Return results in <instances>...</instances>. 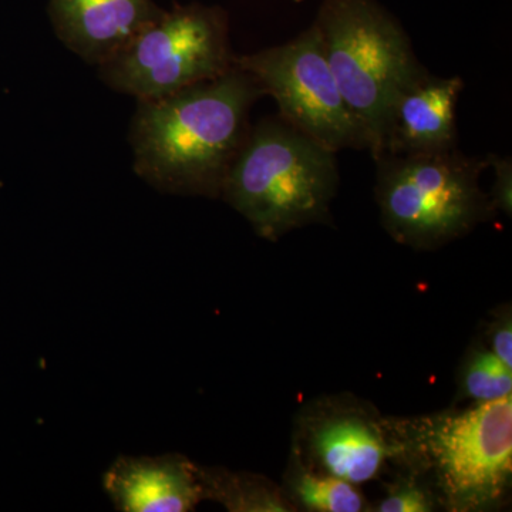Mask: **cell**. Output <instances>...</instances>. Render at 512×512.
<instances>
[{
	"label": "cell",
	"mask_w": 512,
	"mask_h": 512,
	"mask_svg": "<svg viewBox=\"0 0 512 512\" xmlns=\"http://www.w3.org/2000/svg\"><path fill=\"white\" fill-rule=\"evenodd\" d=\"M309 443L315 460L330 476L350 484L375 480L387 458L394 457L392 441L382 426L357 412H339L313 424Z\"/></svg>",
	"instance_id": "cell-11"
},
{
	"label": "cell",
	"mask_w": 512,
	"mask_h": 512,
	"mask_svg": "<svg viewBox=\"0 0 512 512\" xmlns=\"http://www.w3.org/2000/svg\"><path fill=\"white\" fill-rule=\"evenodd\" d=\"M227 10L174 3L116 55L97 66L101 82L137 101L160 99L234 67Z\"/></svg>",
	"instance_id": "cell-6"
},
{
	"label": "cell",
	"mask_w": 512,
	"mask_h": 512,
	"mask_svg": "<svg viewBox=\"0 0 512 512\" xmlns=\"http://www.w3.org/2000/svg\"><path fill=\"white\" fill-rule=\"evenodd\" d=\"M491 352L494 353L504 365L512 369V326L511 315L501 316L494 323L490 333Z\"/></svg>",
	"instance_id": "cell-17"
},
{
	"label": "cell",
	"mask_w": 512,
	"mask_h": 512,
	"mask_svg": "<svg viewBox=\"0 0 512 512\" xmlns=\"http://www.w3.org/2000/svg\"><path fill=\"white\" fill-rule=\"evenodd\" d=\"M262 96L254 77L234 66L217 79L137 101L128 131L134 173L164 194L221 198Z\"/></svg>",
	"instance_id": "cell-1"
},
{
	"label": "cell",
	"mask_w": 512,
	"mask_h": 512,
	"mask_svg": "<svg viewBox=\"0 0 512 512\" xmlns=\"http://www.w3.org/2000/svg\"><path fill=\"white\" fill-rule=\"evenodd\" d=\"M394 457L429 471L451 511L497 504L512 476V394L460 412L389 421Z\"/></svg>",
	"instance_id": "cell-4"
},
{
	"label": "cell",
	"mask_w": 512,
	"mask_h": 512,
	"mask_svg": "<svg viewBox=\"0 0 512 512\" xmlns=\"http://www.w3.org/2000/svg\"><path fill=\"white\" fill-rule=\"evenodd\" d=\"M154 0H49L57 39L83 62L100 66L163 13Z\"/></svg>",
	"instance_id": "cell-9"
},
{
	"label": "cell",
	"mask_w": 512,
	"mask_h": 512,
	"mask_svg": "<svg viewBox=\"0 0 512 512\" xmlns=\"http://www.w3.org/2000/svg\"><path fill=\"white\" fill-rule=\"evenodd\" d=\"M313 23L343 100L376 160L394 104L429 70L400 20L379 0H323Z\"/></svg>",
	"instance_id": "cell-3"
},
{
	"label": "cell",
	"mask_w": 512,
	"mask_h": 512,
	"mask_svg": "<svg viewBox=\"0 0 512 512\" xmlns=\"http://www.w3.org/2000/svg\"><path fill=\"white\" fill-rule=\"evenodd\" d=\"M336 154L282 117H266L249 128L221 198L268 241L325 224L340 183Z\"/></svg>",
	"instance_id": "cell-2"
},
{
	"label": "cell",
	"mask_w": 512,
	"mask_h": 512,
	"mask_svg": "<svg viewBox=\"0 0 512 512\" xmlns=\"http://www.w3.org/2000/svg\"><path fill=\"white\" fill-rule=\"evenodd\" d=\"M463 90L460 76L439 77L430 72L410 84L394 104L380 156L443 153L458 148L457 104Z\"/></svg>",
	"instance_id": "cell-10"
},
{
	"label": "cell",
	"mask_w": 512,
	"mask_h": 512,
	"mask_svg": "<svg viewBox=\"0 0 512 512\" xmlns=\"http://www.w3.org/2000/svg\"><path fill=\"white\" fill-rule=\"evenodd\" d=\"M292 497L309 511L359 512L365 498L355 484L335 476H319L301 470L292 478Z\"/></svg>",
	"instance_id": "cell-13"
},
{
	"label": "cell",
	"mask_w": 512,
	"mask_h": 512,
	"mask_svg": "<svg viewBox=\"0 0 512 512\" xmlns=\"http://www.w3.org/2000/svg\"><path fill=\"white\" fill-rule=\"evenodd\" d=\"M234 66L251 74L276 101L279 117L322 146L366 150L367 140L326 59L315 23L284 45L237 55Z\"/></svg>",
	"instance_id": "cell-7"
},
{
	"label": "cell",
	"mask_w": 512,
	"mask_h": 512,
	"mask_svg": "<svg viewBox=\"0 0 512 512\" xmlns=\"http://www.w3.org/2000/svg\"><path fill=\"white\" fill-rule=\"evenodd\" d=\"M101 484L121 512H188L204 501L200 466L181 454L120 456Z\"/></svg>",
	"instance_id": "cell-8"
},
{
	"label": "cell",
	"mask_w": 512,
	"mask_h": 512,
	"mask_svg": "<svg viewBox=\"0 0 512 512\" xmlns=\"http://www.w3.org/2000/svg\"><path fill=\"white\" fill-rule=\"evenodd\" d=\"M433 495L414 478H404L390 488L387 497L377 505L379 512H427L434 510Z\"/></svg>",
	"instance_id": "cell-15"
},
{
	"label": "cell",
	"mask_w": 512,
	"mask_h": 512,
	"mask_svg": "<svg viewBox=\"0 0 512 512\" xmlns=\"http://www.w3.org/2000/svg\"><path fill=\"white\" fill-rule=\"evenodd\" d=\"M463 392L474 402H490L512 393V370L491 350H480L463 372Z\"/></svg>",
	"instance_id": "cell-14"
},
{
	"label": "cell",
	"mask_w": 512,
	"mask_h": 512,
	"mask_svg": "<svg viewBox=\"0 0 512 512\" xmlns=\"http://www.w3.org/2000/svg\"><path fill=\"white\" fill-rule=\"evenodd\" d=\"M204 500L215 501L231 512L289 511L284 495L271 481L224 468L200 467Z\"/></svg>",
	"instance_id": "cell-12"
},
{
	"label": "cell",
	"mask_w": 512,
	"mask_h": 512,
	"mask_svg": "<svg viewBox=\"0 0 512 512\" xmlns=\"http://www.w3.org/2000/svg\"><path fill=\"white\" fill-rule=\"evenodd\" d=\"M488 168H494V183L488 194L494 211H503L511 217L512 210V160L511 157H501L488 154Z\"/></svg>",
	"instance_id": "cell-16"
},
{
	"label": "cell",
	"mask_w": 512,
	"mask_h": 512,
	"mask_svg": "<svg viewBox=\"0 0 512 512\" xmlns=\"http://www.w3.org/2000/svg\"><path fill=\"white\" fill-rule=\"evenodd\" d=\"M375 195L387 234L414 249H436L470 234L494 215L480 187L487 158L458 148L376 158Z\"/></svg>",
	"instance_id": "cell-5"
}]
</instances>
